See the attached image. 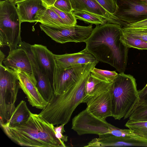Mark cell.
<instances>
[{
  "instance_id": "obj_11",
  "label": "cell",
  "mask_w": 147,
  "mask_h": 147,
  "mask_svg": "<svg viewBox=\"0 0 147 147\" xmlns=\"http://www.w3.org/2000/svg\"><path fill=\"white\" fill-rule=\"evenodd\" d=\"M71 67L61 69L56 66L53 80L54 94L62 93L74 85L80 78L88 64Z\"/></svg>"
},
{
  "instance_id": "obj_24",
  "label": "cell",
  "mask_w": 147,
  "mask_h": 147,
  "mask_svg": "<svg viewBox=\"0 0 147 147\" xmlns=\"http://www.w3.org/2000/svg\"><path fill=\"white\" fill-rule=\"evenodd\" d=\"M123 32V31H122ZM124 41L127 47L141 50H147V42L123 32Z\"/></svg>"
},
{
  "instance_id": "obj_4",
  "label": "cell",
  "mask_w": 147,
  "mask_h": 147,
  "mask_svg": "<svg viewBox=\"0 0 147 147\" xmlns=\"http://www.w3.org/2000/svg\"><path fill=\"white\" fill-rule=\"evenodd\" d=\"M134 77L124 72L118 74L111 85L112 117L120 120L129 113L138 98Z\"/></svg>"
},
{
  "instance_id": "obj_3",
  "label": "cell",
  "mask_w": 147,
  "mask_h": 147,
  "mask_svg": "<svg viewBox=\"0 0 147 147\" xmlns=\"http://www.w3.org/2000/svg\"><path fill=\"white\" fill-rule=\"evenodd\" d=\"M97 63H89L77 82L67 91L59 94H54L39 114L54 125L67 124L76 108L82 103L85 96L87 79Z\"/></svg>"
},
{
  "instance_id": "obj_36",
  "label": "cell",
  "mask_w": 147,
  "mask_h": 147,
  "mask_svg": "<svg viewBox=\"0 0 147 147\" xmlns=\"http://www.w3.org/2000/svg\"><path fill=\"white\" fill-rule=\"evenodd\" d=\"M8 0L11 2H13V3H14V1H15V0Z\"/></svg>"
},
{
  "instance_id": "obj_1",
  "label": "cell",
  "mask_w": 147,
  "mask_h": 147,
  "mask_svg": "<svg viewBox=\"0 0 147 147\" xmlns=\"http://www.w3.org/2000/svg\"><path fill=\"white\" fill-rule=\"evenodd\" d=\"M84 42L85 48L98 61L109 64L119 73L125 71L129 48L120 25L107 22L96 26Z\"/></svg>"
},
{
  "instance_id": "obj_7",
  "label": "cell",
  "mask_w": 147,
  "mask_h": 147,
  "mask_svg": "<svg viewBox=\"0 0 147 147\" xmlns=\"http://www.w3.org/2000/svg\"><path fill=\"white\" fill-rule=\"evenodd\" d=\"M20 88L16 72L0 65V124L6 123L14 111Z\"/></svg>"
},
{
  "instance_id": "obj_18",
  "label": "cell",
  "mask_w": 147,
  "mask_h": 147,
  "mask_svg": "<svg viewBox=\"0 0 147 147\" xmlns=\"http://www.w3.org/2000/svg\"><path fill=\"white\" fill-rule=\"evenodd\" d=\"M31 113L25 101L22 100L16 107L14 111L7 122L3 124L10 127L20 125L28 120Z\"/></svg>"
},
{
  "instance_id": "obj_2",
  "label": "cell",
  "mask_w": 147,
  "mask_h": 147,
  "mask_svg": "<svg viewBox=\"0 0 147 147\" xmlns=\"http://www.w3.org/2000/svg\"><path fill=\"white\" fill-rule=\"evenodd\" d=\"M11 140L22 146L35 147H65L56 136L54 125L41 115L31 113L28 120L15 127L1 125Z\"/></svg>"
},
{
  "instance_id": "obj_25",
  "label": "cell",
  "mask_w": 147,
  "mask_h": 147,
  "mask_svg": "<svg viewBox=\"0 0 147 147\" xmlns=\"http://www.w3.org/2000/svg\"><path fill=\"white\" fill-rule=\"evenodd\" d=\"M91 73L101 80L109 82H112L118 75L115 71L102 70L95 67L92 70Z\"/></svg>"
},
{
  "instance_id": "obj_34",
  "label": "cell",
  "mask_w": 147,
  "mask_h": 147,
  "mask_svg": "<svg viewBox=\"0 0 147 147\" xmlns=\"http://www.w3.org/2000/svg\"><path fill=\"white\" fill-rule=\"evenodd\" d=\"M5 55L1 51H0V65H2V62L5 59Z\"/></svg>"
},
{
  "instance_id": "obj_13",
  "label": "cell",
  "mask_w": 147,
  "mask_h": 147,
  "mask_svg": "<svg viewBox=\"0 0 147 147\" xmlns=\"http://www.w3.org/2000/svg\"><path fill=\"white\" fill-rule=\"evenodd\" d=\"M73 11H84L99 16L107 22L118 24L122 27L127 24L104 9L96 0H70Z\"/></svg>"
},
{
  "instance_id": "obj_17",
  "label": "cell",
  "mask_w": 147,
  "mask_h": 147,
  "mask_svg": "<svg viewBox=\"0 0 147 147\" xmlns=\"http://www.w3.org/2000/svg\"><path fill=\"white\" fill-rule=\"evenodd\" d=\"M34 73L38 89L44 99L48 102L54 94L52 83L38 65L34 67Z\"/></svg>"
},
{
  "instance_id": "obj_35",
  "label": "cell",
  "mask_w": 147,
  "mask_h": 147,
  "mask_svg": "<svg viewBox=\"0 0 147 147\" xmlns=\"http://www.w3.org/2000/svg\"><path fill=\"white\" fill-rule=\"evenodd\" d=\"M24 0H15V1H14V3L15 4H16L17 3H18L19 2H21V1H24Z\"/></svg>"
},
{
  "instance_id": "obj_28",
  "label": "cell",
  "mask_w": 147,
  "mask_h": 147,
  "mask_svg": "<svg viewBox=\"0 0 147 147\" xmlns=\"http://www.w3.org/2000/svg\"><path fill=\"white\" fill-rule=\"evenodd\" d=\"M53 6L63 11L68 13L73 11L70 0H56Z\"/></svg>"
},
{
  "instance_id": "obj_16",
  "label": "cell",
  "mask_w": 147,
  "mask_h": 147,
  "mask_svg": "<svg viewBox=\"0 0 147 147\" xmlns=\"http://www.w3.org/2000/svg\"><path fill=\"white\" fill-rule=\"evenodd\" d=\"M3 63L5 66L15 71H22L34 74L32 63L27 52L19 46L9 51Z\"/></svg>"
},
{
  "instance_id": "obj_26",
  "label": "cell",
  "mask_w": 147,
  "mask_h": 147,
  "mask_svg": "<svg viewBox=\"0 0 147 147\" xmlns=\"http://www.w3.org/2000/svg\"><path fill=\"white\" fill-rule=\"evenodd\" d=\"M48 7L55 12L69 26H74L77 24V19L74 14L73 12L68 13L63 11L53 6Z\"/></svg>"
},
{
  "instance_id": "obj_9",
  "label": "cell",
  "mask_w": 147,
  "mask_h": 147,
  "mask_svg": "<svg viewBox=\"0 0 147 147\" xmlns=\"http://www.w3.org/2000/svg\"><path fill=\"white\" fill-rule=\"evenodd\" d=\"M41 30L55 42L64 44L68 42H85L91 35L93 29L92 24L88 26L76 25L65 27H55L42 24Z\"/></svg>"
},
{
  "instance_id": "obj_20",
  "label": "cell",
  "mask_w": 147,
  "mask_h": 147,
  "mask_svg": "<svg viewBox=\"0 0 147 147\" xmlns=\"http://www.w3.org/2000/svg\"><path fill=\"white\" fill-rule=\"evenodd\" d=\"M80 53V52L62 55L54 54L57 66L59 69H65L78 65L77 61Z\"/></svg>"
},
{
  "instance_id": "obj_19",
  "label": "cell",
  "mask_w": 147,
  "mask_h": 147,
  "mask_svg": "<svg viewBox=\"0 0 147 147\" xmlns=\"http://www.w3.org/2000/svg\"><path fill=\"white\" fill-rule=\"evenodd\" d=\"M38 22L55 27L70 26L55 12L48 7L40 17Z\"/></svg>"
},
{
  "instance_id": "obj_5",
  "label": "cell",
  "mask_w": 147,
  "mask_h": 147,
  "mask_svg": "<svg viewBox=\"0 0 147 147\" xmlns=\"http://www.w3.org/2000/svg\"><path fill=\"white\" fill-rule=\"evenodd\" d=\"M71 129L79 135L95 134L99 137L111 135L137 138L138 136L130 129H122L98 117L86 108L75 116L72 121Z\"/></svg>"
},
{
  "instance_id": "obj_23",
  "label": "cell",
  "mask_w": 147,
  "mask_h": 147,
  "mask_svg": "<svg viewBox=\"0 0 147 147\" xmlns=\"http://www.w3.org/2000/svg\"><path fill=\"white\" fill-rule=\"evenodd\" d=\"M125 125L136 134L147 140V121L129 119Z\"/></svg>"
},
{
  "instance_id": "obj_10",
  "label": "cell",
  "mask_w": 147,
  "mask_h": 147,
  "mask_svg": "<svg viewBox=\"0 0 147 147\" xmlns=\"http://www.w3.org/2000/svg\"><path fill=\"white\" fill-rule=\"evenodd\" d=\"M115 1L117 8L113 15L127 25L147 19V0Z\"/></svg>"
},
{
  "instance_id": "obj_8",
  "label": "cell",
  "mask_w": 147,
  "mask_h": 147,
  "mask_svg": "<svg viewBox=\"0 0 147 147\" xmlns=\"http://www.w3.org/2000/svg\"><path fill=\"white\" fill-rule=\"evenodd\" d=\"M112 82L102 81L90 94L85 96L82 103H86V109L99 118L106 119L112 117Z\"/></svg>"
},
{
  "instance_id": "obj_12",
  "label": "cell",
  "mask_w": 147,
  "mask_h": 147,
  "mask_svg": "<svg viewBox=\"0 0 147 147\" xmlns=\"http://www.w3.org/2000/svg\"><path fill=\"white\" fill-rule=\"evenodd\" d=\"M15 71L17 74L20 88L26 95L29 104L36 108L44 109L48 102L43 98L38 89L34 74L22 71Z\"/></svg>"
},
{
  "instance_id": "obj_22",
  "label": "cell",
  "mask_w": 147,
  "mask_h": 147,
  "mask_svg": "<svg viewBox=\"0 0 147 147\" xmlns=\"http://www.w3.org/2000/svg\"><path fill=\"white\" fill-rule=\"evenodd\" d=\"M73 13L77 19L83 21L87 24L97 26L107 22L102 18L87 11H75L73 12Z\"/></svg>"
},
{
  "instance_id": "obj_15",
  "label": "cell",
  "mask_w": 147,
  "mask_h": 147,
  "mask_svg": "<svg viewBox=\"0 0 147 147\" xmlns=\"http://www.w3.org/2000/svg\"><path fill=\"white\" fill-rule=\"evenodd\" d=\"M31 49L40 68L52 83L53 74L56 65L54 54L46 47L39 44L31 45Z\"/></svg>"
},
{
  "instance_id": "obj_6",
  "label": "cell",
  "mask_w": 147,
  "mask_h": 147,
  "mask_svg": "<svg viewBox=\"0 0 147 147\" xmlns=\"http://www.w3.org/2000/svg\"><path fill=\"white\" fill-rule=\"evenodd\" d=\"M15 4L8 0L0 1V47L17 48L22 42L21 22Z\"/></svg>"
},
{
  "instance_id": "obj_27",
  "label": "cell",
  "mask_w": 147,
  "mask_h": 147,
  "mask_svg": "<svg viewBox=\"0 0 147 147\" xmlns=\"http://www.w3.org/2000/svg\"><path fill=\"white\" fill-rule=\"evenodd\" d=\"M102 81H104L99 78L91 72L86 82L85 96L91 93L98 84Z\"/></svg>"
},
{
  "instance_id": "obj_29",
  "label": "cell",
  "mask_w": 147,
  "mask_h": 147,
  "mask_svg": "<svg viewBox=\"0 0 147 147\" xmlns=\"http://www.w3.org/2000/svg\"><path fill=\"white\" fill-rule=\"evenodd\" d=\"M107 11L113 15L117 8L115 0H96Z\"/></svg>"
},
{
  "instance_id": "obj_31",
  "label": "cell",
  "mask_w": 147,
  "mask_h": 147,
  "mask_svg": "<svg viewBox=\"0 0 147 147\" xmlns=\"http://www.w3.org/2000/svg\"><path fill=\"white\" fill-rule=\"evenodd\" d=\"M65 125L61 124L59 126L54 127L56 136L64 143L68 140V136L63 134V133L65 132L64 128V126Z\"/></svg>"
},
{
  "instance_id": "obj_33",
  "label": "cell",
  "mask_w": 147,
  "mask_h": 147,
  "mask_svg": "<svg viewBox=\"0 0 147 147\" xmlns=\"http://www.w3.org/2000/svg\"><path fill=\"white\" fill-rule=\"evenodd\" d=\"M48 6V7L53 6L56 0H42Z\"/></svg>"
},
{
  "instance_id": "obj_21",
  "label": "cell",
  "mask_w": 147,
  "mask_h": 147,
  "mask_svg": "<svg viewBox=\"0 0 147 147\" xmlns=\"http://www.w3.org/2000/svg\"><path fill=\"white\" fill-rule=\"evenodd\" d=\"M128 118L135 121H147V107L136 102L124 119Z\"/></svg>"
},
{
  "instance_id": "obj_32",
  "label": "cell",
  "mask_w": 147,
  "mask_h": 147,
  "mask_svg": "<svg viewBox=\"0 0 147 147\" xmlns=\"http://www.w3.org/2000/svg\"><path fill=\"white\" fill-rule=\"evenodd\" d=\"M125 27L134 28H147V19L136 23L128 24Z\"/></svg>"
},
{
  "instance_id": "obj_14",
  "label": "cell",
  "mask_w": 147,
  "mask_h": 147,
  "mask_svg": "<svg viewBox=\"0 0 147 147\" xmlns=\"http://www.w3.org/2000/svg\"><path fill=\"white\" fill-rule=\"evenodd\" d=\"M21 23L38 22L48 8L42 0H25L15 4Z\"/></svg>"
},
{
  "instance_id": "obj_30",
  "label": "cell",
  "mask_w": 147,
  "mask_h": 147,
  "mask_svg": "<svg viewBox=\"0 0 147 147\" xmlns=\"http://www.w3.org/2000/svg\"><path fill=\"white\" fill-rule=\"evenodd\" d=\"M138 98L136 102L147 107V82L142 90L138 91Z\"/></svg>"
}]
</instances>
